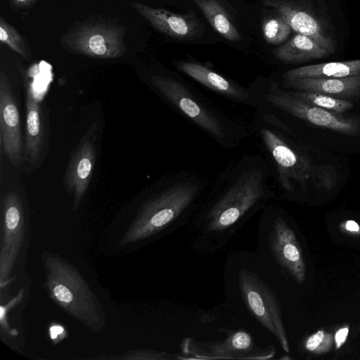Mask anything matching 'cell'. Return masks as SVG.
I'll return each mask as SVG.
<instances>
[{"mask_svg": "<svg viewBox=\"0 0 360 360\" xmlns=\"http://www.w3.org/2000/svg\"><path fill=\"white\" fill-rule=\"evenodd\" d=\"M271 176L266 160L258 155L245 154L231 162L188 221L193 248L212 253L225 248L247 221L275 197L270 186Z\"/></svg>", "mask_w": 360, "mask_h": 360, "instance_id": "6da1fadb", "label": "cell"}, {"mask_svg": "<svg viewBox=\"0 0 360 360\" xmlns=\"http://www.w3.org/2000/svg\"><path fill=\"white\" fill-rule=\"evenodd\" d=\"M208 186L206 177L191 170L165 177L139 205L121 243L143 245L177 231L188 223Z\"/></svg>", "mask_w": 360, "mask_h": 360, "instance_id": "7a4b0ae2", "label": "cell"}, {"mask_svg": "<svg viewBox=\"0 0 360 360\" xmlns=\"http://www.w3.org/2000/svg\"><path fill=\"white\" fill-rule=\"evenodd\" d=\"M150 84L156 93L179 115L217 143L233 149L247 137L246 127L217 109L193 86L169 75H153Z\"/></svg>", "mask_w": 360, "mask_h": 360, "instance_id": "3957f363", "label": "cell"}, {"mask_svg": "<svg viewBox=\"0 0 360 360\" xmlns=\"http://www.w3.org/2000/svg\"><path fill=\"white\" fill-rule=\"evenodd\" d=\"M224 283L226 295L233 304L244 309L269 332L287 353L290 352L280 302L273 288L250 259L233 254L226 264Z\"/></svg>", "mask_w": 360, "mask_h": 360, "instance_id": "277c9868", "label": "cell"}, {"mask_svg": "<svg viewBox=\"0 0 360 360\" xmlns=\"http://www.w3.org/2000/svg\"><path fill=\"white\" fill-rule=\"evenodd\" d=\"M41 258L50 299L69 316L95 333L105 326L98 298L78 269L56 253L44 251Z\"/></svg>", "mask_w": 360, "mask_h": 360, "instance_id": "5b68a950", "label": "cell"}, {"mask_svg": "<svg viewBox=\"0 0 360 360\" xmlns=\"http://www.w3.org/2000/svg\"><path fill=\"white\" fill-rule=\"evenodd\" d=\"M253 129L265 153L271 175L287 193L295 190L298 183L303 188L312 174L310 160L286 136L287 124L276 113L256 108Z\"/></svg>", "mask_w": 360, "mask_h": 360, "instance_id": "8992f818", "label": "cell"}, {"mask_svg": "<svg viewBox=\"0 0 360 360\" xmlns=\"http://www.w3.org/2000/svg\"><path fill=\"white\" fill-rule=\"evenodd\" d=\"M256 255L267 267L273 266L298 284L306 281L305 257L295 230L278 207L263 210L257 229Z\"/></svg>", "mask_w": 360, "mask_h": 360, "instance_id": "52a82bcc", "label": "cell"}, {"mask_svg": "<svg viewBox=\"0 0 360 360\" xmlns=\"http://www.w3.org/2000/svg\"><path fill=\"white\" fill-rule=\"evenodd\" d=\"M253 94L256 107L262 106L283 112L317 127L345 134L360 135V117L344 115L310 105L289 90L282 88L272 79L258 82L249 88Z\"/></svg>", "mask_w": 360, "mask_h": 360, "instance_id": "ba28073f", "label": "cell"}, {"mask_svg": "<svg viewBox=\"0 0 360 360\" xmlns=\"http://www.w3.org/2000/svg\"><path fill=\"white\" fill-rule=\"evenodd\" d=\"M127 27L110 18L89 17L75 22L60 38L67 52L98 59H113L127 52Z\"/></svg>", "mask_w": 360, "mask_h": 360, "instance_id": "9c48e42d", "label": "cell"}, {"mask_svg": "<svg viewBox=\"0 0 360 360\" xmlns=\"http://www.w3.org/2000/svg\"><path fill=\"white\" fill-rule=\"evenodd\" d=\"M0 287L8 288L23 264L30 238L28 215L20 195L6 192L1 198Z\"/></svg>", "mask_w": 360, "mask_h": 360, "instance_id": "30bf717a", "label": "cell"}, {"mask_svg": "<svg viewBox=\"0 0 360 360\" xmlns=\"http://www.w3.org/2000/svg\"><path fill=\"white\" fill-rule=\"evenodd\" d=\"M226 337L217 341H200L186 337L180 343L179 360H269L274 359L276 349L274 345L258 346L252 335L243 328H221Z\"/></svg>", "mask_w": 360, "mask_h": 360, "instance_id": "8fae6325", "label": "cell"}, {"mask_svg": "<svg viewBox=\"0 0 360 360\" xmlns=\"http://www.w3.org/2000/svg\"><path fill=\"white\" fill-rule=\"evenodd\" d=\"M25 86V162L30 170L40 167L49 147V118L46 103L36 95L32 83Z\"/></svg>", "mask_w": 360, "mask_h": 360, "instance_id": "7c38bea8", "label": "cell"}, {"mask_svg": "<svg viewBox=\"0 0 360 360\" xmlns=\"http://www.w3.org/2000/svg\"><path fill=\"white\" fill-rule=\"evenodd\" d=\"M98 123L94 122L72 150L64 176L65 191L73 196L72 209L76 211L85 195L96 160Z\"/></svg>", "mask_w": 360, "mask_h": 360, "instance_id": "4fadbf2b", "label": "cell"}, {"mask_svg": "<svg viewBox=\"0 0 360 360\" xmlns=\"http://www.w3.org/2000/svg\"><path fill=\"white\" fill-rule=\"evenodd\" d=\"M18 105L6 72L0 71V145L14 167L25 162V140Z\"/></svg>", "mask_w": 360, "mask_h": 360, "instance_id": "5bb4252c", "label": "cell"}, {"mask_svg": "<svg viewBox=\"0 0 360 360\" xmlns=\"http://www.w3.org/2000/svg\"><path fill=\"white\" fill-rule=\"evenodd\" d=\"M131 6L153 27L172 38L191 41L200 39L203 34V25L193 11L175 13L138 2H132Z\"/></svg>", "mask_w": 360, "mask_h": 360, "instance_id": "9a60e30c", "label": "cell"}, {"mask_svg": "<svg viewBox=\"0 0 360 360\" xmlns=\"http://www.w3.org/2000/svg\"><path fill=\"white\" fill-rule=\"evenodd\" d=\"M172 63L179 71L213 93L233 103L255 108V98L250 89L196 61L181 60H173Z\"/></svg>", "mask_w": 360, "mask_h": 360, "instance_id": "2e32d148", "label": "cell"}, {"mask_svg": "<svg viewBox=\"0 0 360 360\" xmlns=\"http://www.w3.org/2000/svg\"><path fill=\"white\" fill-rule=\"evenodd\" d=\"M279 85L292 91L321 93L348 101H356L360 98V75L347 77H303L283 79L282 85Z\"/></svg>", "mask_w": 360, "mask_h": 360, "instance_id": "e0dca14e", "label": "cell"}, {"mask_svg": "<svg viewBox=\"0 0 360 360\" xmlns=\"http://www.w3.org/2000/svg\"><path fill=\"white\" fill-rule=\"evenodd\" d=\"M273 54L286 64H298L328 57L331 53L311 38L297 33L283 45L276 48Z\"/></svg>", "mask_w": 360, "mask_h": 360, "instance_id": "ac0fdd59", "label": "cell"}, {"mask_svg": "<svg viewBox=\"0 0 360 360\" xmlns=\"http://www.w3.org/2000/svg\"><path fill=\"white\" fill-rule=\"evenodd\" d=\"M286 11L282 18L292 30L311 38L331 54L335 53V45L332 39L324 32L320 23L310 13L297 3L290 5Z\"/></svg>", "mask_w": 360, "mask_h": 360, "instance_id": "d6986e66", "label": "cell"}, {"mask_svg": "<svg viewBox=\"0 0 360 360\" xmlns=\"http://www.w3.org/2000/svg\"><path fill=\"white\" fill-rule=\"evenodd\" d=\"M212 27L224 39L237 42L243 37L222 0H191Z\"/></svg>", "mask_w": 360, "mask_h": 360, "instance_id": "ffe728a7", "label": "cell"}, {"mask_svg": "<svg viewBox=\"0 0 360 360\" xmlns=\"http://www.w3.org/2000/svg\"><path fill=\"white\" fill-rule=\"evenodd\" d=\"M360 75V59L328 62L298 67L285 71L283 79L303 77H347Z\"/></svg>", "mask_w": 360, "mask_h": 360, "instance_id": "44dd1931", "label": "cell"}, {"mask_svg": "<svg viewBox=\"0 0 360 360\" xmlns=\"http://www.w3.org/2000/svg\"><path fill=\"white\" fill-rule=\"evenodd\" d=\"M292 94L304 102L335 113H343L353 108L351 101L337 98L321 93L292 91Z\"/></svg>", "mask_w": 360, "mask_h": 360, "instance_id": "7402d4cb", "label": "cell"}, {"mask_svg": "<svg viewBox=\"0 0 360 360\" xmlns=\"http://www.w3.org/2000/svg\"><path fill=\"white\" fill-rule=\"evenodd\" d=\"M0 41L23 59H31V49L25 39L2 15L0 16Z\"/></svg>", "mask_w": 360, "mask_h": 360, "instance_id": "603a6c76", "label": "cell"}, {"mask_svg": "<svg viewBox=\"0 0 360 360\" xmlns=\"http://www.w3.org/2000/svg\"><path fill=\"white\" fill-rule=\"evenodd\" d=\"M262 30L266 42L277 46L288 38L292 28L283 18L276 13V15L267 16L263 19Z\"/></svg>", "mask_w": 360, "mask_h": 360, "instance_id": "cb8c5ba5", "label": "cell"}, {"mask_svg": "<svg viewBox=\"0 0 360 360\" xmlns=\"http://www.w3.org/2000/svg\"><path fill=\"white\" fill-rule=\"evenodd\" d=\"M333 335L323 330H318L307 338L304 342L307 350L315 354H323L328 352L333 345Z\"/></svg>", "mask_w": 360, "mask_h": 360, "instance_id": "d4e9b609", "label": "cell"}, {"mask_svg": "<svg viewBox=\"0 0 360 360\" xmlns=\"http://www.w3.org/2000/svg\"><path fill=\"white\" fill-rule=\"evenodd\" d=\"M117 358L122 359L179 360L178 354L149 349L133 350Z\"/></svg>", "mask_w": 360, "mask_h": 360, "instance_id": "484cf974", "label": "cell"}, {"mask_svg": "<svg viewBox=\"0 0 360 360\" xmlns=\"http://www.w3.org/2000/svg\"><path fill=\"white\" fill-rule=\"evenodd\" d=\"M349 333V328L347 326L340 328L335 335V344L337 349H340L347 340Z\"/></svg>", "mask_w": 360, "mask_h": 360, "instance_id": "4316f807", "label": "cell"}, {"mask_svg": "<svg viewBox=\"0 0 360 360\" xmlns=\"http://www.w3.org/2000/svg\"><path fill=\"white\" fill-rule=\"evenodd\" d=\"M37 0H9V3L15 8H29L32 7Z\"/></svg>", "mask_w": 360, "mask_h": 360, "instance_id": "83f0119b", "label": "cell"}, {"mask_svg": "<svg viewBox=\"0 0 360 360\" xmlns=\"http://www.w3.org/2000/svg\"><path fill=\"white\" fill-rule=\"evenodd\" d=\"M344 228L346 231L352 233H359L360 227L359 224L353 220H347L344 224Z\"/></svg>", "mask_w": 360, "mask_h": 360, "instance_id": "f1b7e54d", "label": "cell"}, {"mask_svg": "<svg viewBox=\"0 0 360 360\" xmlns=\"http://www.w3.org/2000/svg\"><path fill=\"white\" fill-rule=\"evenodd\" d=\"M63 331V328L60 326H52L50 328V335L52 339H55L57 336L61 334Z\"/></svg>", "mask_w": 360, "mask_h": 360, "instance_id": "f546056e", "label": "cell"}, {"mask_svg": "<svg viewBox=\"0 0 360 360\" xmlns=\"http://www.w3.org/2000/svg\"><path fill=\"white\" fill-rule=\"evenodd\" d=\"M167 1H172V0H167Z\"/></svg>", "mask_w": 360, "mask_h": 360, "instance_id": "4dcf8cb0", "label": "cell"}]
</instances>
